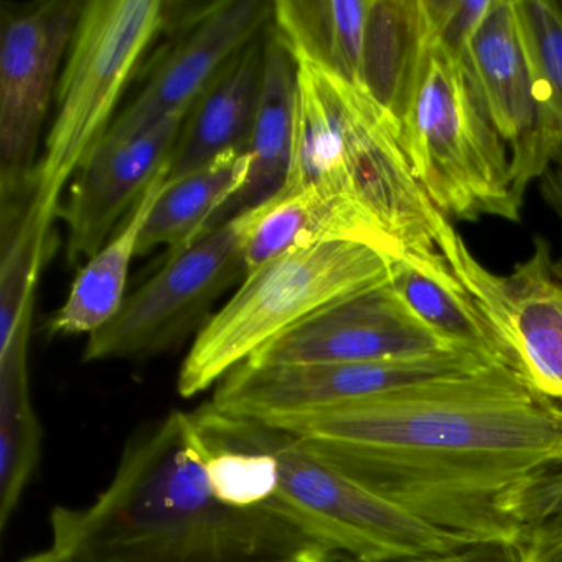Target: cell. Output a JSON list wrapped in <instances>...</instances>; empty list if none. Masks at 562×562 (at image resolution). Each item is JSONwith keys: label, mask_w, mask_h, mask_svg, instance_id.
<instances>
[{"label": "cell", "mask_w": 562, "mask_h": 562, "mask_svg": "<svg viewBox=\"0 0 562 562\" xmlns=\"http://www.w3.org/2000/svg\"><path fill=\"white\" fill-rule=\"evenodd\" d=\"M493 0H423L429 47L440 48L465 61L470 44Z\"/></svg>", "instance_id": "d4e9b609"}, {"label": "cell", "mask_w": 562, "mask_h": 562, "mask_svg": "<svg viewBox=\"0 0 562 562\" xmlns=\"http://www.w3.org/2000/svg\"><path fill=\"white\" fill-rule=\"evenodd\" d=\"M390 282L440 337L516 371L512 355L439 251L401 252L391 265Z\"/></svg>", "instance_id": "ac0fdd59"}, {"label": "cell", "mask_w": 562, "mask_h": 562, "mask_svg": "<svg viewBox=\"0 0 562 562\" xmlns=\"http://www.w3.org/2000/svg\"><path fill=\"white\" fill-rule=\"evenodd\" d=\"M554 269H555V274H558V278L561 279V282H562V261L554 262Z\"/></svg>", "instance_id": "4dcf8cb0"}, {"label": "cell", "mask_w": 562, "mask_h": 562, "mask_svg": "<svg viewBox=\"0 0 562 562\" xmlns=\"http://www.w3.org/2000/svg\"><path fill=\"white\" fill-rule=\"evenodd\" d=\"M83 2L48 0L4 14L0 27V183L2 200L27 195L42 124Z\"/></svg>", "instance_id": "30bf717a"}, {"label": "cell", "mask_w": 562, "mask_h": 562, "mask_svg": "<svg viewBox=\"0 0 562 562\" xmlns=\"http://www.w3.org/2000/svg\"><path fill=\"white\" fill-rule=\"evenodd\" d=\"M32 314L0 341V529L5 531L42 459V424L29 384Z\"/></svg>", "instance_id": "ffe728a7"}, {"label": "cell", "mask_w": 562, "mask_h": 562, "mask_svg": "<svg viewBox=\"0 0 562 562\" xmlns=\"http://www.w3.org/2000/svg\"><path fill=\"white\" fill-rule=\"evenodd\" d=\"M429 52L423 0H373L364 38L361 88L400 123Z\"/></svg>", "instance_id": "603a6c76"}, {"label": "cell", "mask_w": 562, "mask_h": 562, "mask_svg": "<svg viewBox=\"0 0 562 562\" xmlns=\"http://www.w3.org/2000/svg\"><path fill=\"white\" fill-rule=\"evenodd\" d=\"M297 106V61L274 29L266 35L261 100L249 137V176L238 195L218 213L212 226L271 202L285 189L294 150Z\"/></svg>", "instance_id": "e0dca14e"}, {"label": "cell", "mask_w": 562, "mask_h": 562, "mask_svg": "<svg viewBox=\"0 0 562 562\" xmlns=\"http://www.w3.org/2000/svg\"><path fill=\"white\" fill-rule=\"evenodd\" d=\"M295 61L294 150L284 190L327 203L355 238L393 256L439 251L447 218L414 177L396 117L334 71Z\"/></svg>", "instance_id": "3957f363"}, {"label": "cell", "mask_w": 562, "mask_h": 562, "mask_svg": "<svg viewBox=\"0 0 562 562\" xmlns=\"http://www.w3.org/2000/svg\"><path fill=\"white\" fill-rule=\"evenodd\" d=\"M340 562H348V561H340Z\"/></svg>", "instance_id": "d6a6232c"}, {"label": "cell", "mask_w": 562, "mask_h": 562, "mask_svg": "<svg viewBox=\"0 0 562 562\" xmlns=\"http://www.w3.org/2000/svg\"><path fill=\"white\" fill-rule=\"evenodd\" d=\"M190 111L166 117L134 134L108 133L71 180L68 202L60 206L67 225V258L83 266L110 239L124 215L169 162Z\"/></svg>", "instance_id": "5bb4252c"}, {"label": "cell", "mask_w": 562, "mask_h": 562, "mask_svg": "<svg viewBox=\"0 0 562 562\" xmlns=\"http://www.w3.org/2000/svg\"><path fill=\"white\" fill-rule=\"evenodd\" d=\"M467 67L503 143L519 199L562 159V131L549 120L522 38L516 0H493L469 48Z\"/></svg>", "instance_id": "8fae6325"}, {"label": "cell", "mask_w": 562, "mask_h": 562, "mask_svg": "<svg viewBox=\"0 0 562 562\" xmlns=\"http://www.w3.org/2000/svg\"><path fill=\"white\" fill-rule=\"evenodd\" d=\"M262 423L465 544H519L516 502L562 469V404L502 363Z\"/></svg>", "instance_id": "6da1fadb"}, {"label": "cell", "mask_w": 562, "mask_h": 562, "mask_svg": "<svg viewBox=\"0 0 562 562\" xmlns=\"http://www.w3.org/2000/svg\"><path fill=\"white\" fill-rule=\"evenodd\" d=\"M411 170L447 220L519 222L512 160L465 61L429 47L400 117Z\"/></svg>", "instance_id": "8992f818"}, {"label": "cell", "mask_w": 562, "mask_h": 562, "mask_svg": "<svg viewBox=\"0 0 562 562\" xmlns=\"http://www.w3.org/2000/svg\"><path fill=\"white\" fill-rule=\"evenodd\" d=\"M391 282L345 299L259 348L251 364L364 363L456 350Z\"/></svg>", "instance_id": "7c38bea8"}, {"label": "cell", "mask_w": 562, "mask_h": 562, "mask_svg": "<svg viewBox=\"0 0 562 562\" xmlns=\"http://www.w3.org/2000/svg\"><path fill=\"white\" fill-rule=\"evenodd\" d=\"M22 562H75L74 559L67 555L58 554L54 549L48 548L47 551L37 552V554L29 555L22 559Z\"/></svg>", "instance_id": "f546056e"}, {"label": "cell", "mask_w": 562, "mask_h": 562, "mask_svg": "<svg viewBox=\"0 0 562 562\" xmlns=\"http://www.w3.org/2000/svg\"><path fill=\"white\" fill-rule=\"evenodd\" d=\"M496 331L518 373L562 404V282L544 239L536 238L532 255L503 278Z\"/></svg>", "instance_id": "9a60e30c"}, {"label": "cell", "mask_w": 562, "mask_h": 562, "mask_svg": "<svg viewBox=\"0 0 562 562\" xmlns=\"http://www.w3.org/2000/svg\"><path fill=\"white\" fill-rule=\"evenodd\" d=\"M272 18L271 0H222L189 12L182 37L160 58L146 87L108 133L134 134L192 110L223 68L265 34Z\"/></svg>", "instance_id": "4fadbf2b"}, {"label": "cell", "mask_w": 562, "mask_h": 562, "mask_svg": "<svg viewBox=\"0 0 562 562\" xmlns=\"http://www.w3.org/2000/svg\"><path fill=\"white\" fill-rule=\"evenodd\" d=\"M488 363L498 361L469 348L364 363H241L216 384L210 404L232 416L272 420Z\"/></svg>", "instance_id": "9c48e42d"}, {"label": "cell", "mask_w": 562, "mask_h": 562, "mask_svg": "<svg viewBox=\"0 0 562 562\" xmlns=\"http://www.w3.org/2000/svg\"><path fill=\"white\" fill-rule=\"evenodd\" d=\"M559 5H561V11H562V0H559Z\"/></svg>", "instance_id": "1f68e13d"}, {"label": "cell", "mask_w": 562, "mask_h": 562, "mask_svg": "<svg viewBox=\"0 0 562 562\" xmlns=\"http://www.w3.org/2000/svg\"><path fill=\"white\" fill-rule=\"evenodd\" d=\"M167 177L169 162L140 196L120 232L81 266L67 301L48 322V334L91 337L116 317L126 301L127 276L139 249L144 225L166 187Z\"/></svg>", "instance_id": "d6986e66"}, {"label": "cell", "mask_w": 562, "mask_h": 562, "mask_svg": "<svg viewBox=\"0 0 562 562\" xmlns=\"http://www.w3.org/2000/svg\"><path fill=\"white\" fill-rule=\"evenodd\" d=\"M529 64L549 120L562 131V11L559 0H516Z\"/></svg>", "instance_id": "cb8c5ba5"}, {"label": "cell", "mask_w": 562, "mask_h": 562, "mask_svg": "<svg viewBox=\"0 0 562 562\" xmlns=\"http://www.w3.org/2000/svg\"><path fill=\"white\" fill-rule=\"evenodd\" d=\"M394 562H521V555H519L518 544L490 542V544L465 546L450 554L401 559Z\"/></svg>", "instance_id": "83f0119b"}, {"label": "cell", "mask_w": 562, "mask_h": 562, "mask_svg": "<svg viewBox=\"0 0 562 562\" xmlns=\"http://www.w3.org/2000/svg\"><path fill=\"white\" fill-rule=\"evenodd\" d=\"M518 546L521 562H562V518L528 526Z\"/></svg>", "instance_id": "4316f807"}, {"label": "cell", "mask_w": 562, "mask_h": 562, "mask_svg": "<svg viewBox=\"0 0 562 562\" xmlns=\"http://www.w3.org/2000/svg\"><path fill=\"white\" fill-rule=\"evenodd\" d=\"M397 256L355 239L297 246L246 274L193 338L177 391L195 397L312 315L387 284Z\"/></svg>", "instance_id": "5b68a950"}, {"label": "cell", "mask_w": 562, "mask_h": 562, "mask_svg": "<svg viewBox=\"0 0 562 562\" xmlns=\"http://www.w3.org/2000/svg\"><path fill=\"white\" fill-rule=\"evenodd\" d=\"M541 186L542 196H544L546 203L558 213L559 218L562 220V159L558 162L552 164L541 179H539Z\"/></svg>", "instance_id": "f1b7e54d"}, {"label": "cell", "mask_w": 562, "mask_h": 562, "mask_svg": "<svg viewBox=\"0 0 562 562\" xmlns=\"http://www.w3.org/2000/svg\"><path fill=\"white\" fill-rule=\"evenodd\" d=\"M248 176V153L233 150L166 182L144 225L137 255H146L159 246L169 249L170 255L192 243L238 195Z\"/></svg>", "instance_id": "44dd1931"}, {"label": "cell", "mask_w": 562, "mask_h": 562, "mask_svg": "<svg viewBox=\"0 0 562 562\" xmlns=\"http://www.w3.org/2000/svg\"><path fill=\"white\" fill-rule=\"evenodd\" d=\"M206 450L192 413L139 427L93 502L52 509L50 548L75 562L348 561L274 508L222 498Z\"/></svg>", "instance_id": "7a4b0ae2"}, {"label": "cell", "mask_w": 562, "mask_h": 562, "mask_svg": "<svg viewBox=\"0 0 562 562\" xmlns=\"http://www.w3.org/2000/svg\"><path fill=\"white\" fill-rule=\"evenodd\" d=\"M192 416L209 442L258 452L271 488L266 506L294 519L348 561L394 562L470 546L361 488L281 427L222 413L210 401Z\"/></svg>", "instance_id": "277c9868"}, {"label": "cell", "mask_w": 562, "mask_h": 562, "mask_svg": "<svg viewBox=\"0 0 562 562\" xmlns=\"http://www.w3.org/2000/svg\"><path fill=\"white\" fill-rule=\"evenodd\" d=\"M258 210L210 226L126 297L116 317L88 337L83 361H140L182 347L205 327L215 302L246 278L245 245Z\"/></svg>", "instance_id": "ba28073f"}, {"label": "cell", "mask_w": 562, "mask_h": 562, "mask_svg": "<svg viewBox=\"0 0 562 562\" xmlns=\"http://www.w3.org/2000/svg\"><path fill=\"white\" fill-rule=\"evenodd\" d=\"M266 35L239 52L190 110L169 157L167 182L248 149L265 81Z\"/></svg>", "instance_id": "2e32d148"}, {"label": "cell", "mask_w": 562, "mask_h": 562, "mask_svg": "<svg viewBox=\"0 0 562 562\" xmlns=\"http://www.w3.org/2000/svg\"><path fill=\"white\" fill-rule=\"evenodd\" d=\"M522 529L552 518H562V469L554 470L532 483L513 509Z\"/></svg>", "instance_id": "484cf974"}, {"label": "cell", "mask_w": 562, "mask_h": 562, "mask_svg": "<svg viewBox=\"0 0 562 562\" xmlns=\"http://www.w3.org/2000/svg\"><path fill=\"white\" fill-rule=\"evenodd\" d=\"M172 8L164 0L83 2L31 189L32 203L47 218H57L65 186L110 131L127 83L154 38L169 25Z\"/></svg>", "instance_id": "52a82bcc"}, {"label": "cell", "mask_w": 562, "mask_h": 562, "mask_svg": "<svg viewBox=\"0 0 562 562\" xmlns=\"http://www.w3.org/2000/svg\"><path fill=\"white\" fill-rule=\"evenodd\" d=\"M371 2L274 0V32L295 58L314 61L361 88Z\"/></svg>", "instance_id": "7402d4cb"}]
</instances>
